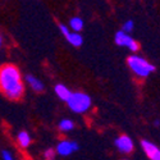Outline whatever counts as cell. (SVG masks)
Masks as SVG:
<instances>
[{
    "label": "cell",
    "mask_w": 160,
    "mask_h": 160,
    "mask_svg": "<svg viewBox=\"0 0 160 160\" xmlns=\"http://www.w3.org/2000/svg\"><path fill=\"white\" fill-rule=\"evenodd\" d=\"M0 87L3 94L10 100H19L23 96L24 86L21 72L16 65L7 64L0 69Z\"/></svg>",
    "instance_id": "6da1fadb"
},
{
    "label": "cell",
    "mask_w": 160,
    "mask_h": 160,
    "mask_svg": "<svg viewBox=\"0 0 160 160\" xmlns=\"http://www.w3.org/2000/svg\"><path fill=\"white\" fill-rule=\"evenodd\" d=\"M127 64L131 68V71L135 73L137 77L145 78L148 77L151 72L155 71V67L152 64H150L146 59L137 57V55H131L127 58Z\"/></svg>",
    "instance_id": "7a4b0ae2"
},
{
    "label": "cell",
    "mask_w": 160,
    "mask_h": 160,
    "mask_svg": "<svg viewBox=\"0 0 160 160\" xmlns=\"http://www.w3.org/2000/svg\"><path fill=\"white\" fill-rule=\"evenodd\" d=\"M69 109L74 113H85L91 106V98L85 92H73L69 100L67 101Z\"/></svg>",
    "instance_id": "3957f363"
},
{
    "label": "cell",
    "mask_w": 160,
    "mask_h": 160,
    "mask_svg": "<svg viewBox=\"0 0 160 160\" xmlns=\"http://www.w3.org/2000/svg\"><path fill=\"white\" fill-rule=\"evenodd\" d=\"M115 44L119 46H126L131 51H137L140 49V45L136 40H133L128 33L124 31H118L115 33Z\"/></svg>",
    "instance_id": "277c9868"
},
{
    "label": "cell",
    "mask_w": 160,
    "mask_h": 160,
    "mask_svg": "<svg viewBox=\"0 0 160 160\" xmlns=\"http://www.w3.org/2000/svg\"><path fill=\"white\" fill-rule=\"evenodd\" d=\"M79 149V145L76 141H69V140H63L62 142L58 143L57 146V154L62 155V156H68L71 154H73L74 151H77Z\"/></svg>",
    "instance_id": "5b68a950"
},
{
    "label": "cell",
    "mask_w": 160,
    "mask_h": 160,
    "mask_svg": "<svg viewBox=\"0 0 160 160\" xmlns=\"http://www.w3.org/2000/svg\"><path fill=\"white\" fill-rule=\"evenodd\" d=\"M115 146L121 152L129 154L133 150V141L127 135H122L115 138Z\"/></svg>",
    "instance_id": "8992f818"
},
{
    "label": "cell",
    "mask_w": 160,
    "mask_h": 160,
    "mask_svg": "<svg viewBox=\"0 0 160 160\" xmlns=\"http://www.w3.org/2000/svg\"><path fill=\"white\" fill-rule=\"evenodd\" d=\"M141 146H142L145 154L151 160H160V149L156 145H154L152 142H150L148 140H143V141H141Z\"/></svg>",
    "instance_id": "52a82bcc"
},
{
    "label": "cell",
    "mask_w": 160,
    "mask_h": 160,
    "mask_svg": "<svg viewBox=\"0 0 160 160\" xmlns=\"http://www.w3.org/2000/svg\"><path fill=\"white\" fill-rule=\"evenodd\" d=\"M55 94L59 96V99L68 101L69 98L72 96L73 92H71L69 88L67 87V86H64V85H57V86H55Z\"/></svg>",
    "instance_id": "ba28073f"
},
{
    "label": "cell",
    "mask_w": 160,
    "mask_h": 160,
    "mask_svg": "<svg viewBox=\"0 0 160 160\" xmlns=\"http://www.w3.org/2000/svg\"><path fill=\"white\" fill-rule=\"evenodd\" d=\"M26 79H27L28 85L32 87L33 91H36V92H41V91L44 90V85H42V82L40 81V79H37L36 77L28 74V76H26Z\"/></svg>",
    "instance_id": "9c48e42d"
},
{
    "label": "cell",
    "mask_w": 160,
    "mask_h": 160,
    "mask_svg": "<svg viewBox=\"0 0 160 160\" xmlns=\"http://www.w3.org/2000/svg\"><path fill=\"white\" fill-rule=\"evenodd\" d=\"M67 41H68L71 45H73V46H81L83 44V38H82L81 35L77 33V32H71V35L67 37Z\"/></svg>",
    "instance_id": "30bf717a"
},
{
    "label": "cell",
    "mask_w": 160,
    "mask_h": 160,
    "mask_svg": "<svg viewBox=\"0 0 160 160\" xmlns=\"http://www.w3.org/2000/svg\"><path fill=\"white\" fill-rule=\"evenodd\" d=\"M17 140H18V143L22 146V148H28L30 143H31V137L26 131H22V132L18 133Z\"/></svg>",
    "instance_id": "8fae6325"
},
{
    "label": "cell",
    "mask_w": 160,
    "mask_h": 160,
    "mask_svg": "<svg viewBox=\"0 0 160 160\" xmlns=\"http://www.w3.org/2000/svg\"><path fill=\"white\" fill-rule=\"evenodd\" d=\"M69 26H71V28L78 33V31H81L83 28V21L82 18H79V17H74L69 21Z\"/></svg>",
    "instance_id": "7c38bea8"
},
{
    "label": "cell",
    "mask_w": 160,
    "mask_h": 160,
    "mask_svg": "<svg viewBox=\"0 0 160 160\" xmlns=\"http://www.w3.org/2000/svg\"><path fill=\"white\" fill-rule=\"evenodd\" d=\"M74 128V123L73 121H71V119H62L60 123H59V129L63 131V132H68V131H72Z\"/></svg>",
    "instance_id": "4fadbf2b"
},
{
    "label": "cell",
    "mask_w": 160,
    "mask_h": 160,
    "mask_svg": "<svg viewBox=\"0 0 160 160\" xmlns=\"http://www.w3.org/2000/svg\"><path fill=\"white\" fill-rule=\"evenodd\" d=\"M55 155H57V150L49 149V150L45 151L44 158H45V160H54V159H55Z\"/></svg>",
    "instance_id": "5bb4252c"
},
{
    "label": "cell",
    "mask_w": 160,
    "mask_h": 160,
    "mask_svg": "<svg viewBox=\"0 0 160 160\" xmlns=\"http://www.w3.org/2000/svg\"><path fill=\"white\" fill-rule=\"evenodd\" d=\"M133 30V22L132 21H127L124 24H123V30L122 31H124L126 33H128V32H131Z\"/></svg>",
    "instance_id": "9a60e30c"
},
{
    "label": "cell",
    "mask_w": 160,
    "mask_h": 160,
    "mask_svg": "<svg viewBox=\"0 0 160 160\" xmlns=\"http://www.w3.org/2000/svg\"><path fill=\"white\" fill-rule=\"evenodd\" d=\"M59 30H60V32H62V33L65 36V38H67V37H68V36L71 35V31H69V28L67 27L65 24H59Z\"/></svg>",
    "instance_id": "2e32d148"
},
{
    "label": "cell",
    "mask_w": 160,
    "mask_h": 160,
    "mask_svg": "<svg viewBox=\"0 0 160 160\" xmlns=\"http://www.w3.org/2000/svg\"><path fill=\"white\" fill-rule=\"evenodd\" d=\"M2 158H3V160H13V158H12V155H10V152L8 150H3L2 151Z\"/></svg>",
    "instance_id": "e0dca14e"
},
{
    "label": "cell",
    "mask_w": 160,
    "mask_h": 160,
    "mask_svg": "<svg viewBox=\"0 0 160 160\" xmlns=\"http://www.w3.org/2000/svg\"><path fill=\"white\" fill-rule=\"evenodd\" d=\"M123 160H127V159H123Z\"/></svg>",
    "instance_id": "ac0fdd59"
}]
</instances>
